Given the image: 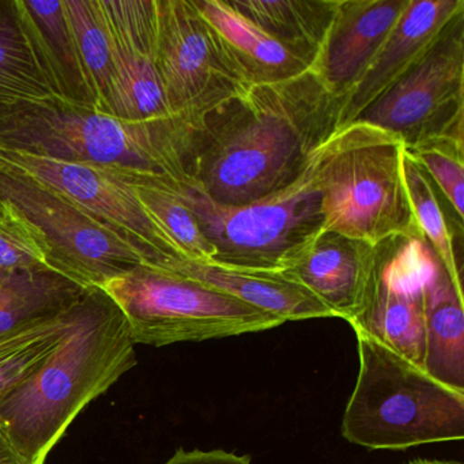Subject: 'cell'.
Returning a JSON list of instances; mask_svg holds the SVG:
<instances>
[{
  "label": "cell",
  "mask_w": 464,
  "mask_h": 464,
  "mask_svg": "<svg viewBox=\"0 0 464 464\" xmlns=\"http://www.w3.org/2000/svg\"><path fill=\"white\" fill-rule=\"evenodd\" d=\"M63 6L99 111L112 81L115 44L99 0H63Z\"/></svg>",
  "instance_id": "24"
},
{
  "label": "cell",
  "mask_w": 464,
  "mask_h": 464,
  "mask_svg": "<svg viewBox=\"0 0 464 464\" xmlns=\"http://www.w3.org/2000/svg\"><path fill=\"white\" fill-rule=\"evenodd\" d=\"M192 132L180 119L126 121L70 102L0 113V146L104 168L132 184L192 183Z\"/></svg>",
  "instance_id": "3"
},
{
  "label": "cell",
  "mask_w": 464,
  "mask_h": 464,
  "mask_svg": "<svg viewBox=\"0 0 464 464\" xmlns=\"http://www.w3.org/2000/svg\"><path fill=\"white\" fill-rule=\"evenodd\" d=\"M194 5L224 40L251 85L282 82L314 69L311 59L260 31L236 12L229 0H194Z\"/></svg>",
  "instance_id": "18"
},
{
  "label": "cell",
  "mask_w": 464,
  "mask_h": 464,
  "mask_svg": "<svg viewBox=\"0 0 464 464\" xmlns=\"http://www.w3.org/2000/svg\"><path fill=\"white\" fill-rule=\"evenodd\" d=\"M110 88L100 112L126 121H160L179 119L165 96L156 58L115 44Z\"/></svg>",
  "instance_id": "21"
},
{
  "label": "cell",
  "mask_w": 464,
  "mask_h": 464,
  "mask_svg": "<svg viewBox=\"0 0 464 464\" xmlns=\"http://www.w3.org/2000/svg\"><path fill=\"white\" fill-rule=\"evenodd\" d=\"M323 148L295 183L249 205H217L192 183L170 187L216 248L211 263L276 273L292 266L324 229L319 187Z\"/></svg>",
  "instance_id": "6"
},
{
  "label": "cell",
  "mask_w": 464,
  "mask_h": 464,
  "mask_svg": "<svg viewBox=\"0 0 464 464\" xmlns=\"http://www.w3.org/2000/svg\"><path fill=\"white\" fill-rule=\"evenodd\" d=\"M343 102L314 70L249 86L192 132V184L211 202L233 208L287 188L338 130Z\"/></svg>",
  "instance_id": "1"
},
{
  "label": "cell",
  "mask_w": 464,
  "mask_h": 464,
  "mask_svg": "<svg viewBox=\"0 0 464 464\" xmlns=\"http://www.w3.org/2000/svg\"><path fill=\"white\" fill-rule=\"evenodd\" d=\"M23 5L44 45L64 97L72 104L97 110L96 97L70 29L63 0H23Z\"/></svg>",
  "instance_id": "22"
},
{
  "label": "cell",
  "mask_w": 464,
  "mask_h": 464,
  "mask_svg": "<svg viewBox=\"0 0 464 464\" xmlns=\"http://www.w3.org/2000/svg\"><path fill=\"white\" fill-rule=\"evenodd\" d=\"M100 289L116 304L135 344L161 347L262 333L284 320L191 279L138 266Z\"/></svg>",
  "instance_id": "7"
},
{
  "label": "cell",
  "mask_w": 464,
  "mask_h": 464,
  "mask_svg": "<svg viewBox=\"0 0 464 464\" xmlns=\"http://www.w3.org/2000/svg\"><path fill=\"white\" fill-rule=\"evenodd\" d=\"M409 464H461L459 461H441V460H415Z\"/></svg>",
  "instance_id": "32"
},
{
  "label": "cell",
  "mask_w": 464,
  "mask_h": 464,
  "mask_svg": "<svg viewBox=\"0 0 464 464\" xmlns=\"http://www.w3.org/2000/svg\"><path fill=\"white\" fill-rule=\"evenodd\" d=\"M229 4L260 31L314 63L339 0H229Z\"/></svg>",
  "instance_id": "20"
},
{
  "label": "cell",
  "mask_w": 464,
  "mask_h": 464,
  "mask_svg": "<svg viewBox=\"0 0 464 464\" xmlns=\"http://www.w3.org/2000/svg\"><path fill=\"white\" fill-rule=\"evenodd\" d=\"M156 64L170 111L194 131L252 86L194 0H159Z\"/></svg>",
  "instance_id": "9"
},
{
  "label": "cell",
  "mask_w": 464,
  "mask_h": 464,
  "mask_svg": "<svg viewBox=\"0 0 464 464\" xmlns=\"http://www.w3.org/2000/svg\"><path fill=\"white\" fill-rule=\"evenodd\" d=\"M146 266L232 295L285 323L335 317L316 295L282 271L246 270L176 256H164Z\"/></svg>",
  "instance_id": "16"
},
{
  "label": "cell",
  "mask_w": 464,
  "mask_h": 464,
  "mask_svg": "<svg viewBox=\"0 0 464 464\" xmlns=\"http://www.w3.org/2000/svg\"><path fill=\"white\" fill-rule=\"evenodd\" d=\"M0 165L58 192L104 222L140 246L149 263L179 257L169 238L143 208L134 186L115 172L4 146H0Z\"/></svg>",
  "instance_id": "12"
},
{
  "label": "cell",
  "mask_w": 464,
  "mask_h": 464,
  "mask_svg": "<svg viewBox=\"0 0 464 464\" xmlns=\"http://www.w3.org/2000/svg\"><path fill=\"white\" fill-rule=\"evenodd\" d=\"M373 262L372 244L323 230L282 273L350 324L360 314Z\"/></svg>",
  "instance_id": "15"
},
{
  "label": "cell",
  "mask_w": 464,
  "mask_h": 464,
  "mask_svg": "<svg viewBox=\"0 0 464 464\" xmlns=\"http://www.w3.org/2000/svg\"><path fill=\"white\" fill-rule=\"evenodd\" d=\"M410 0H339L327 39L314 62V74L346 100L376 61Z\"/></svg>",
  "instance_id": "13"
},
{
  "label": "cell",
  "mask_w": 464,
  "mask_h": 464,
  "mask_svg": "<svg viewBox=\"0 0 464 464\" xmlns=\"http://www.w3.org/2000/svg\"><path fill=\"white\" fill-rule=\"evenodd\" d=\"M77 304L55 319L0 339V398L53 354L72 327Z\"/></svg>",
  "instance_id": "26"
},
{
  "label": "cell",
  "mask_w": 464,
  "mask_h": 464,
  "mask_svg": "<svg viewBox=\"0 0 464 464\" xmlns=\"http://www.w3.org/2000/svg\"><path fill=\"white\" fill-rule=\"evenodd\" d=\"M401 176L420 235L441 260L450 279L461 286V266L456 255L453 233L440 205L433 181L406 149L401 153Z\"/></svg>",
  "instance_id": "23"
},
{
  "label": "cell",
  "mask_w": 464,
  "mask_h": 464,
  "mask_svg": "<svg viewBox=\"0 0 464 464\" xmlns=\"http://www.w3.org/2000/svg\"><path fill=\"white\" fill-rule=\"evenodd\" d=\"M0 464H25L2 430H0Z\"/></svg>",
  "instance_id": "31"
},
{
  "label": "cell",
  "mask_w": 464,
  "mask_h": 464,
  "mask_svg": "<svg viewBox=\"0 0 464 464\" xmlns=\"http://www.w3.org/2000/svg\"><path fill=\"white\" fill-rule=\"evenodd\" d=\"M86 290L72 276L50 267L0 273V339L66 314Z\"/></svg>",
  "instance_id": "19"
},
{
  "label": "cell",
  "mask_w": 464,
  "mask_h": 464,
  "mask_svg": "<svg viewBox=\"0 0 464 464\" xmlns=\"http://www.w3.org/2000/svg\"><path fill=\"white\" fill-rule=\"evenodd\" d=\"M445 276L450 274L422 236L376 244L362 306L350 325L425 369L426 311Z\"/></svg>",
  "instance_id": "10"
},
{
  "label": "cell",
  "mask_w": 464,
  "mask_h": 464,
  "mask_svg": "<svg viewBox=\"0 0 464 464\" xmlns=\"http://www.w3.org/2000/svg\"><path fill=\"white\" fill-rule=\"evenodd\" d=\"M164 464H252L251 456L236 455L227 450H176Z\"/></svg>",
  "instance_id": "30"
},
{
  "label": "cell",
  "mask_w": 464,
  "mask_h": 464,
  "mask_svg": "<svg viewBox=\"0 0 464 464\" xmlns=\"http://www.w3.org/2000/svg\"><path fill=\"white\" fill-rule=\"evenodd\" d=\"M354 121L395 135L406 150L437 143L464 145V10L420 61Z\"/></svg>",
  "instance_id": "8"
},
{
  "label": "cell",
  "mask_w": 464,
  "mask_h": 464,
  "mask_svg": "<svg viewBox=\"0 0 464 464\" xmlns=\"http://www.w3.org/2000/svg\"><path fill=\"white\" fill-rule=\"evenodd\" d=\"M137 365L121 309L100 287L86 290L53 354L0 398V430L25 464H45L72 420Z\"/></svg>",
  "instance_id": "2"
},
{
  "label": "cell",
  "mask_w": 464,
  "mask_h": 464,
  "mask_svg": "<svg viewBox=\"0 0 464 464\" xmlns=\"http://www.w3.org/2000/svg\"><path fill=\"white\" fill-rule=\"evenodd\" d=\"M403 143L379 127L353 121L323 148L319 187L324 229L376 246L422 236L401 176Z\"/></svg>",
  "instance_id": "5"
},
{
  "label": "cell",
  "mask_w": 464,
  "mask_h": 464,
  "mask_svg": "<svg viewBox=\"0 0 464 464\" xmlns=\"http://www.w3.org/2000/svg\"><path fill=\"white\" fill-rule=\"evenodd\" d=\"M69 102L36 28L18 0H0V113Z\"/></svg>",
  "instance_id": "17"
},
{
  "label": "cell",
  "mask_w": 464,
  "mask_h": 464,
  "mask_svg": "<svg viewBox=\"0 0 464 464\" xmlns=\"http://www.w3.org/2000/svg\"><path fill=\"white\" fill-rule=\"evenodd\" d=\"M0 199L13 203L47 237L56 267L83 286L149 263L131 240L48 187L0 165Z\"/></svg>",
  "instance_id": "11"
},
{
  "label": "cell",
  "mask_w": 464,
  "mask_h": 464,
  "mask_svg": "<svg viewBox=\"0 0 464 464\" xmlns=\"http://www.w3.org/2000/svg\"><path fill=\"white\" fill-rule=\"evenodd\" d=\"M113 44L157 55L159 0H99Z\"/></svg>",
  "instance_id": "28"
},
{
  "label": "cell",
  "mask_w": 464,
  "mask_h": 464,
  "mask_svg": "<svg viewBox=\"0 0 464 464\" xmlns=\"http://www.w3.org/2000/svg\"><path fill=\"white\" fill-rule=\"evenodd\" d=\"M428 173L450 202L453 213L464 218V145L437 143L417 150H406Z\"/></svg>",
  "instance_id": "29"
},
{
  "label": "cell",
  "mask_w": 464,
  "mask_h": 464,
  "mask_svg": "<svg viewBox=\"0 0 464 464\" xmlns=\"http://www.w3.org/2000/svg\"><path fill=\"white\" fill-rule=\"evenodd\" d=\"M132 186L143 208L175 246L179 257L198 263L213 262L216 248L203 235L194 214L173 194L172 186L150 183Z\"/></svg>",
  "instance_id": "25"
},
{
  "label": "cell",
  "mask_w": 464,
  "mask_h": 464,
  "mask_svg": "<svg viewBox=\"0 0 464 464\" xmlns=\"http://www.w3.org/2000/svg\"><path fill=\"white\" fill-rule=\"evenodd\" d=\"M34 267L58 270L53 248L13 203L0 199V273Z\"/></svg>",
  "instance_id": "27"
},
{
  "label": "cell",
  "mask_w": 464,
  "mask_h": 464,
  "mask_svg": "<svg viewBox=\"0 0 464 464\" xmlns=\"http://www.w3.org/2000/svg\"><path fill=\"white\" fill-rule=\"evenodd\" d=\"M360 371L342 436L369 450H403L464 439V391L450 387L361 331Z\"/></svg>",
  "instance_id": "4"
},
{
  "label": "cell",
  "mask_w": 464,
  "mask_h": 464,
  "mask_svg": "<svg viewBox=\"0 0 464 464\" xmlns=\"http://www.w3.org/2000/svg\"><path fill=\"white\" fill-rule=\"evenodd\" d=\"M464 10V0H410L409 7L388 36L365 77L344 100L338 129L395 85L418 63L447 24Z\"/></svg>",
  "instance_id": "14"
}]
</instances>
